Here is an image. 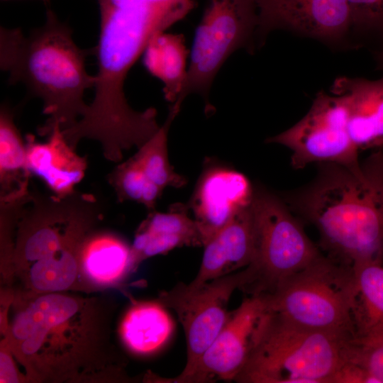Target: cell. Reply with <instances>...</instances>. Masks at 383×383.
<instances>
[{
  "label": "cell",
  "mask_w": 383,
  "mask_h": 383,
  "mask_svg": "<svg viewBox=\"0 0 383 383\" xmlns=\"http://www.w3.org/2000/svg\"><path fill=\"white\" fill-rule=\"evenodd\" d=\"M12 318L2 331L30 382L116 379L111 344V306L70 291L14 294Z\"/></svg>",
  "instance_id": "6da1fadb"
},
{
  "label": "cell",
  "mask_w": 383,
  "mask_h": 383,
  "mask_svg": "<svg viewBox=\"0 0 383 383\" xmlns=\"http://www.w3.org/2000/svg\"><path fill=\"white\" fill-rule=\"evenodd\" d=\"M99 40L93 48L98 70L94 97L77 123L84 138L117 145L139 136L146 128V111L133 110L124 93L131 68L150 41L183 19L194 0H98Z\"/></svg>",
  "instance_id": "7a4b0ae2"
},
{
  "label": "cell",
  "mask_w": 383,
  "mask_h": 383,
  "mask_svg": "<svg viewBox=\"0 0 383 383\" xmlns=\"http://www.w3.org/2000/svg\"><path fill=\"white\" fill-rule=\"evenodd\" d=\"M287 201L318 231L328 256L353 266L383 264V150L362 163L360 172L320 163L316 179Z\"/></svg>",
  "instance_id": "3957f363"
},
{
  "label": "cell",
  "mask_w": 383,
  "mask_h": 383,
  "mask_svg": "<svg viewBox=\"0 0 383 383\" xmlns=\"http://www.w3.org/2000/svg\"><path fill=\"white\" fill-rule=\"evenodd\" d=\"M100 216L97 202L74 192L60 198L31 194L16 229L11 258L3 270L23 296L82 289V244Z\"/></svg>",
  "instance_id": "277c9868"
},
{
  "label": "cell",
  "mask_w": 383,
  "mask_h": 383,
  "mask_svg": "<svg viewBox=\"0 0 383 383\" xmlns=\"http://www.w3.org/2000/svg\"><path fill=\"white\" fill-rule=\"evenodd\" d=\"M72 34L50 9L45 23L28 35L20 28L1 27V70L8 73L9 84L22 83L30 96L43 101L49 118L41 131L54 125L62 131L74 126L88 107L85 91L95 87V75L86 70L93 49L79 48Z\"/></svg>",
  "instance_id": "5b68a950"
},
{
  "label": "cell",
  "mask_w": 383,
  "mask_h": 383,
  "mask_svg": "<svg viewBox=\"0 0 383 383\" xmlns=\"http://www.w3.org/2000/svg\"><path fill=\"white\" fill-rule=\"evenodd\" d=\"M355 338L304 328L267 309L235 382L332 383L349 361Z\"/></svg>",
  "instance_id": "8992f818"
},
{
  "label": "cell",
  "mask_w": 383,
  "mask_h": 383,
  "mask_svg": "<svg viewBox=\"0 0 383 383\" xmlns=\"http://www.w3.org/2000/svg\"><path fill=\"white\" fill-rule=\"evenodd\" d=\"M357 290L353 266L321 254L274 292L260 296L268 311L298 326L355 336L353 312Z\"/></svg>",
  "instance_id": "52a82bcc"
},
{
  "label": "cell",
  "mask_w": 383,
  "mask_h": 383,
  "mask_svg": "<svg viewBox=\"0 0 383 383\" xmlns=\"http://www.w3.org/2000/svg\"><path fill=\"white\" fill-rule=\"evenodd\" d=\"M250 207L255 254L252 262L244 268L245 279L240 290L249 296L266 295L321 252L277 196L267 192H254Z\"/></svg>",
  "instance_id": "ba28073f"
},
{
  "label": "cell",
  "mask_w": 383,
  "mask_h": 383,
  "mask_svg": "<svg viewBox=\"0 0 383 383\" xmlns=\"http://www.w3.org/2000/svg\"><path fill=\"white\" fill-rule=\"evenodd\" d=\"M256 0H209L196 28L190 64L181 91L172 105L180 110L187 95H208L216 74L235 50L246 47L257 27Z\"/></svg>",
  "instance_id": "9c48e42d"
},
{
  "label": "cell",
  "mask_w": 383,
  "mask_h": 383,
  "mask_svg": "<svg viewBox=\"0 0 383 383\" xmlns=\"http://www.w3.org/2000/svg\"><path fill=\"white\" fill-rule=\"evenodd\" d=\"M267 142L290 149L291 164L294 169L318 162L338 164L355 172L362 170L359 150L348 131L343 99L323 91L317 94L304 118L287 131L268 138Z\"/></svg>",
  "instance_id": "30bf717a"
},
{
  "label": "cell",
  "mask_w": 383,
  "mask_h": 383,
  "mask_svg": "<svg viewBox=\"0 0 383 383\" xmlns=\"http://www.w3.org/2000/svg\"><path fill=\"white\" fill-rule=\"evenodd\" d=\"M244 269L192 286L177 284L158 301L174 311L185 335L187 362L180 376L188 374L213 343L227 321L231 295L244 284Z\"/></svg>",
  "instance_id": "8fae6325"
},
{
  "label": "cell",
  "mask_w": 383,
  "mask_h": 383,
  "mask_svg": "<svg viewBox=\"0 0 383 383\" xmlns=\"http://www.w3.org/2000/svg\"><path fill=\"white\" fill-rule=\"evenodd\" d=\"M266 311L262 296L245 298L237 309L229 313L222 329L193 369L167 382L235 381L247 361L257 325Z\"/></svg>",
  "instance_id": "7c38bea8"
},
{
  "label": "cell",
  "mask_w": 383,
  "mask_h": 383,
  "mask_svg": "<svg viewBox=\"0 0 383 383\" xmlns=\"http://www.w3.org/2000/svg\"><path fill=\"white\" fill-rule=\"evenodd\" d=\"M262 36L287 29L326 43H339L352 28L347 0H256Z\"/></svg>",
  "instance_id": "4fadbf2b"
},
{
  "label": "cell",
  "mask_w": 383,
  "mask_h": 383,
  "mask_svg": "<svg viewBox=\"0 0 383 383\" xmlns=\"http://www.w3.org/2000/svg\"><path fill=\"white\" fill-rule=\"evenodd\" d=\"M253 194L248 178L236 170L215 167L203 174L191 207L204 246L237 213L250 204Z\"/></svg>",
  "instance_id": "5bb4252c"
},
{
  "label": "cell",
  "mask_w": 383,
  "mask_h": 383,
  "mask_svg": "<svg viewBox=\"0 0 383 383\" xmlns=\"http://www.w3.org/2000/svg\"><path fill=\"white\" fill-rule=\"evenodd\" d=\"M342 97L349 135L360 151L383 148V77L377 79L340 77L331 89Z\"/></svg>",
  "instance_id": "9a60e30c"
},
{
  "label": "cell",
  "mask_w": 383,
  "mask_h": 383,
  "mask_svg": "<svg viewBox=\"0 0 383 383\" xmlns=\"http://www.w3.org/2000/svg\"><path fill=\"white\" fill-rule=\"evenodd\" d=\"M204 247L199 270L190 285H200L247 267L255 254L250 204L237 213Z\"/></svg>",
  "instance_id": "2e32d148"
},
{
  "label": "cell",
  "mask_w": 383,
  "mask_h": 383,
  "mask_svg": "<svg viewBox=\"0 0 383 383\" xmlns=\"http://www.w3.org/2000/svg\"><path fill=\"white\" fill-rule=\"evenodd\" d=\"M48 135L45 142L28 136L26 160L28 171L40 178L56 196L62 198L74 191L82 179L87 162L67 142L59 125L41 132Z\"/></svg>",
  "instance_id": "e0dca14e"
},
{
  "label": "cell",
  "mask_w": 383,
  "mask_h": 383,
  "mask_svg": "<svg viewBox=\"0 0 383 383\" xmlns=\"http://www.w3.org/2000/svg\"><path fill=\"white\" fill-rule=\"evenodd\" d=\"M83 289L118 287L135 267L130 246L109 231L94 229L84 238L79 257Z\"/></svg>",
  "instance_id": "ac0fdd59"
},
{
  "label": "cell",
  "mask_w": 383,
  "mask_h": 383,
  "mask_svg": "<svg viewBox=\"0 0 383 383\" xmlns=\"http://www.w3.org/2000/svg\"><path fill=\"white\" fill-rule=\"evenodd\" d=\"M160 301H136L124 313L119 335L133 354L150 355L160 350L170 340L174 323Z\"/></svg>",
  "instance_id": "d6986e66"
},
{
  "label": "cell",
  "mask_w": 383,
  "mask_h": 383,
  "mask_svg": "<svg viewBox=\"0 0 383 383\" xmlns=\"http://www.w3.org/2000/svg\"><path fill=\"white\" fill-rule=\"evenodd\" d=\"M30 174L26 146L14 123L13 111L1 106L0 112V201H9L30 194Z\"/></svg>",
  "instance_id": "ffe728a7"
},
{
  "label": "cell",
  "mask_w": 383,
  "mask_h": 383,
  "mask_svg": "<svg viewBox=\"0 0 383 383\" xmlns=\"http://www.w3.org/2000/svg\"><path fill=\"white\" fill-rule=\"evenodd\" d=\"M353 267L357 287L353 312L355 336L383 333V264L365 262Z\"/></svg>",
  "instance_id": "44dd1931"
},
{
  "label": "cell",
  "mask_w": 383,
  "mask_h": 383,
  "mask_svg": "<svg viewBox=\"0 0 383 383\" xmlns=\"http://www.w3.org/2000/svg\"><path fill=\"white\" fill-rule=\"evenodd\" d=\"M186 57L182 37L165 33L156 35L144 52L146 68L164 83L165 96L172 104L186 77Z\"/></svg>",
  "instance_id": "7402d4cb"
},
{
  "label": "cell",
  "mask_w": 383,
  "mask_h": 383,
  "mask_svg": "<svg viewBox=\"0 0 383 383\" xmlns=\"http://www.w3.org/2000/svg\"><path fill=\"white\" fill-rule=\"evenodd\" d=\"M177 114L170 109L163 126L133 155L148 177L162 189L167 187L180 188L187 183L186 178L174 171L168 156V131Z\"/></svg>",
  "instance_id": "603a6c76"
},
{
  "label": "cell",
  "mask_w": 383,
  "mask_h": 383,
  "mask_svg": "<svg viewBox=\"0 0 383 383\" xmlns=\"http://www.w3.org/2000/svg\"><path fill=\"white\" fill-rule=\"evenodd\" d=\"M108 180L119 201H135L152 211L163 191L148 177L133 156L118 165Z\"/></svg>",
  "instance_id": "cb8c5ba5"
},
{
  "label": "cell",
  "mask_w": 383,
  "mask_h": 383,
  "mask_svg": "<svg viewBox=\"0 0 383 383\" xmlns=\"http://www.w3.org/2000/svg\"><path fill=\"white\" fill-rule=\"evenodd\" d=\"M139 230L150 235H176L185 238L189 245H203L197 225L182 204L172 206L167 212L152 211L140 226Z\"/></svg>",
  "instance_id": "d4e9b609"
},
{
  "label": "cell",
  "mask_w": 383,
  "mask_h": 383,
  "mask_svg": "<svg viewBox=\"0 0 383 383\" xmlns=\"http://www.w3.org/2000/svg\"><path fill=\"white\" fill-rule=\"evenodd\" d=\"M349 361L362 367L372 383H383V333L355 337Z\"/></svg>",
  "instance_id": "484cf974"
},
{
  "label": "cell",
  "mask_w": 383,
  "mask_h": 383,
  "mask_svg": "<svg viewBox=\"0 0 383 383\" xmlns=\"http://www.w3.org/2000/svg\"><path fill=\"white\" fill-rule=\"evenodd\" d=\"M352 28L383 33V0H347Z\"/></svg>",
  "instance_id": "4316f807"
},
{
  "label": "cell",
  "mask_w": 383,
  "mask_h": 383,
  "mask_svg": "<svg viewBox=\"0 0 383 383\" xmlns=\"http://www.w3.org/2000/svg\"><path fill=\"white\" fill-rule=\"evenodd\" d=\"M14 356L7 343L1 339L0 348V382L16 383L26 382V375L21 374L14 362Z\"/></svg>",
  "instance_id": "83f0119b"
},
{
  "label": "cell",
  "mask_w": 383,
  "mask_h": 383,
  "mask_svg": "<svg viewBox=\"0 0 383 383\" xmlns=\"http://www.w3.org/2000/svg\"><path fill=\"white\" fill-rule=\"evenodd\" d=\"M379 65L383 69V50L378 55Z\"/></svg>",
  "instance_id": "f1b7e54d"
},
{
  "label": "cell",
  "mask_w": 383,
  "mask_h": 383,
  "mask_svg": "<svg viewBox=\"0 0 383 383\" xmlns=\"http://www.w3.org/2000/svg\"><path fill=\"white\" fill-rule=\"evenodd\" d=\"M382 150H383V148H382Z\"/></svg>",
  "instance_id": "f546056e"
}]
</instances>
